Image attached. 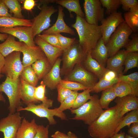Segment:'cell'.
<instances>
[{
    "label": "cell",
    "mask_w": 138,
    "mask_h": 138,
    "mask_svg": "<svg viewBox=\"0 0 138 138\" xmlns=\"http://www.w3.org/2000/svg\"><path fill=\"white\" fill-rule=\"evenodd\" d=\"M115 106L105 110L92 123L89 125L88 131L93 138H110L123 117L120 114L121 107L116 103Z\"/></svg>",
    "instance_id": "1"
},
{
    "label": "cell",
    "mask_w": 138,
    "mask_h": 138,
    "mask_svg": "<svg viewBox=\"0 0 138 138\" xmlns=\"http://www.w3.org/2000/svg\"><path fill=\"white\" fill-rule=\"evenodd\" d=\"M71 26L76 31L79 44L86 55L95 48L102 37L100 25L89 24L84 18L76 15L75 22Z\"/></svg>",
    "instance_id": "2"
},
{
    "label": "cell",
    "mask_w": 138,
    "mask_h": 138,
    "mask_svg": "<svg viewBox=\"0 0 138 138\" xmlns=\"http://www.w3.org/2000/svg\"><path fill=\"white\" fill-rule=\"evenodd\" d=\"M92 98L77 109H70L74 116L70 119L83 121L89 125L92 123L100 116L104 110L101 106L98 96L95 94Z\"/></svg>",
    "instance_id": "3"
},
{
    "label": "cell",
    "mask_w": 138,
    "mask_h": 138,
    "mask_svg": "<svg viewBox=\"0 0 138 138\" xmlns=\"http://www.w3.org/2000/svg\"><path fill=\"white\" fill-rule=\"evenodd\" d=\"M0 92H3L7 96L9 102V113H14L22 107L21 106L20 77L13 79L7 77L5 81L0 84Z\"/></svg>",
    "instance_id": "4"
},
{
    "label": "cell",
    "mask_w": 138,
    "mask_h": 138,
    "mask_svg": "<svg viewBox=\"0 0 138 138\" xmlns=\"http://www.w3.org/2000/svg\"><path fill=\"white\" fill-rule=\"evenodd\" d=\"M132 32L125 21L118 26L106 44L108 57L113 56L121 48L125 47L130 41L129 37Z\"/></svg>",
    "instance_id": "5"
},
{
    "label": "cell",
    "mask_w": 138,
    "mask_h": 138,
    "mask_svg": "<svg viewBox=\"0 0 138 138\" xmlns=\"http://www.w3.org/2000/svg\"><path fill=\"white\" fill-rule=\"evenodd\" d=\"M85 55L80 46L78 40L62 54V65L60 69V75H66L73 70L75 65L81 63Z\"/></svg>",
    "instance_id": "6"
},
{
    "label": "cell",
    "mask_w": 138,
    "mask_h": 138,
    "mask_svg": "<svg viewBox=\"0 0 138 138\" xmlns=\"http://www.w3.org/2000/svg\"><path fill=\"white\" fill-rule=\"evenodd\" d=\"M39 14L31 20L32 27L34 38L49 28L51 25L52 15L58 12V10L53 6L43 4Z\"/></svg>",
    "instance_id": "7"
},
{
    "label": "cell",
    "mask_w": 138,
    "mask_h": 138,
    "mask_svg": "<svg viewBox=\"0 0 138 138\" xmlns=\"http://www.w3.org/2000/svg\"><path fill=\"white\" fill-rule=\"evenodd\" d=\"M64 79L76 82L88 89H93L98 79L93 74L86 69L81 63L76 64Z\"/></svg>",
    "instance_id": "8"
},
{
    "label": "cell",
    "mask_w": 138,
    "mask_h": 138,
    "mask_svg": "<svg viewBox=\"0 0 138 138\" xmlns=\"http://www.w3.org/2000/svg\"><path fill=\"white\" fill-rule=\"evenodd\" d=\"M22 110L30 111L38 117L46 118L49 124L51 125H55L57 123L54 118V116L59 118L63 120H68L65 114L63 112L59 111L57 108L53 109H49L43 106L41 103L38 105L36 104L30 105L24 108L22 107L20 108L17 112Z\"/></svg>",
    "instance_id": "9"
},
{
    "label": "cell",
    "mask_w": 138,
    "mask_h": 138,
    "mask_svg": "<svg viewBox=\"0 0 138 138\" xmlns=\"http://www.w3.org/2000/svg\"><path fill=\"white\" fill-rule=\"evenodd\" d=\"M21 53L20 51H14L5 57L2 73L11 79L19 78L24 68L21 60Z\"/></svg>",
    "instance_id": "10"
},
{
    "label": "cell",
    "mask_w": 138,
    "mask_h": 138,
    "mask_svg": "<svg viewBox=\"0 0 138 138\" xmlns=\"http://www.w3.org/2000/svg\"><path fill=\"white\" fill-rule=\"evenodd\" d=\"M23 117L19 112L9 113L8 116L0 120V132L3 133L4 138H16L18 129Z\"/></svg>",
    "instance_id": "11"
},
{
    "label": "cell",
    "mask_w": 138,
    "mask_h": 138,
    "mask_svg": "<svg viewBox=\"0 0 138 138\" xmlns=\"http://www.w3.org/2000/svg\"><path fill=\"white\" fill-rule=\"evenodd\" d=\"M84 8L85 20L89 24L98 25L104 18L105 10L99 0H85Z\"/></svg>",
    "instance_id": "12"
},
{
    "label": "cell",
    "mask_w": 138,
    "mask_h": 138,
    "mask_svg": "<svg viewBox=\"0 0 138 138\" xmlns=\"http://www.w3.org/2000/svg\"><path fill=\"white\" fill-rule=\"evenodd\" d=\"M124 21L122 13L117 12L110 14L101 21L102 38L105 45L117 27Z\"/></svg>",
    "instance_id": "13"
},
{
    "label": "cell",
    "mask_w": 138,
    "mask_h": 138,
    "mask_svg": "<svg viewBox=\"0 0 138 138\" xmlns=\"http://www.w3.org/2000/svg\"><path fill=\"white\" fill-rule=\"evenodd\" d=\"M0 33L10 34L16 37L20 42L24 43L29 46L36 45L31 26H18L8 28H0Z\"/></svg>",
    "instance_id": "14"
},
{
    "label": "cell",
    "mask_w": 138,
    "mask_h": 138,
    "mask_svg": "<svg viewBox=\"0 0 138 138\" xmlns=\"http://www.w3.org/2000/svg\"><path fill=\"white\" fill-rule=\"evenodd\" d=\"M34 40L35 44L41 48L52 66L57 59L62 55L63 52L62 49L49 44L38 35L36 36Z\"/></svg>",
    "instance_id": "15"
},
{
    "label": "cell",
    "mask_w": 138,
    "mask_h": 138,
    "mask_svg": "<svg viewBox=\"0 0 138 138\" xmlns=\"http://www.w3.org/2000/svg\"><path fill=\"white\" fill-rule=\"evenodd\" d=\"M58 10V16L55 22L51 27L42 32V34H56L61 33H64L72 36L75 35V31L68 26L64 21V14L63 7L59 5Z\"/></svg>",
    "instance_id": "16"
},
{
    "label": "cell",
    "mask_w": 138,
    "mask_h": 138,
    "mask_svg": "<svg viewBox=\"0 0 138 138\" xmlns=\"http://www.w3.org/2000/svg\"><path fill=\"white\" fill-rule=\"evenodd\" d=\"M21 52L23 54L22 63L24 68L31 65L37 60L46 57L38 45L30 47L25 43Z\"/></svg>",
    "instance_id": "17"
},
{
    "label": "cell",
    "mask_w": 138,
    "mask_h": 138,
    "mask_svg": "<svg viewBox=\"0 0 138 138\" xmlns=\"http://www.w3.org/2000/svg\"><path fill=\"white\" fill-rule=\"evenodd\" d=\"M62 59L59 57L50 71L42 79L43 83L51 90L56 88L62 80L60 76V64Z\"/></svg>",
    "instance_id": "18"
},
{
    "label": "cell",
    "mask_w": 138,
    "mask_h": 138,
    "mask_svg": "<svg viewBox=\"0 0 138 138\" xmlns=\"http://www.w3.org/2000/svg\"><path fill=\"white\" fill-rule=\"evenodd\" d=\"M119 82L118 76L114 71L108 70L103 77L93 87L92 91L98 93L112 86Z\"/></svg>",
    "instance_id": "19"
},
{
    "label": "cell",
    "mask_w": 138,
    "mask_h": 138,
    "mask_svg": "<svg viewBox=\"0 0 138 138\" xmlns=\"http://www.w3.org/2000/svg\"><path fill=\"white\" fill-rule=\"evenodd\" d=\"M38 125L33 118L29 122L23 118L18 129L16 138H34Z\"/></svg>",
    "instance_id": "20"
},
{
    "label": "cell",
    "mask_w": 138,
    "mask_h": 138,
    "mask_svg": "<svg viewBox=\"0 0 138 138\" xmlns=\"http://www.w3.org/2000/svg\"><path fill=\"white\" fill-rule=\"evenodd\" d=\"M91 51L86 55L83 61V65L86 69L94 74L99 80L103 77L108 69L92 57L90 54Z\"/></svg>",
    "instance_id": "21"
},
{
    "label": "cell",
    "mask_w": 138,
    "mask_h": 138,
    "mask_svg": "<svg viewBox=\"0 0 138 138\" xmlns=\"http://www.w3.org/2000/svg\"><path fill=\"white\" fill-rule=\"evenodd\" d=\"M127 53L125 50L123 49L120 50L113 56L108 58L106 68L115 72L118 76L123 74L122 66Z\"/></svg>",
    "instance_id": "22"
},
{
    "label": "cell",
    "mask_w": 138,
    "mask_h": 138,
    "mask_svg": "<svg viewBox=\"0 0 138 138\" xmlns=\"http://www.w3.org/2000/svg\"><path fill=\"white\" fill-rule=\"evenodd\" d=\"M24 44L16 41L15 37L8 34L5 41L0 44V52L5 57L14 51L21 52Z\"/></svg>",
    "instance_id": "23"
},
{
    "label": "cell",
    "mask_w": 138,
    "mask_h": 138,
    "mask_svg": "<svg viewBox=\"0 0 138 138\" xmlns=\"http://www.w3.org/2000/svg\"><path fill=\"white\" fill-rule=\"evenodd\" d=\"M115 100L116 103L120 106V114L121 116L128 112L138 109V97L132 94L122 97H118Z\"/></svg>",
    "instance_id": "24"
},
{
    "label": "cell",
    "mask_w": 138,
    "mask_h": 138,
    "mask_svg": "<svg viewBox=\"0 0 138 138\" xmlns=\"http://www.w3.org/2000/svg\"><path fill=\"white\" fill-rule=\"evenodd\" d=\"M20 78L21 99L24 103L27 106L40 103L34 97V94L36 87L29 84Z\"/></svg>",
    "instance_id": "25"
},
{
    "label": "cell",
    "mask_w": 138,
    "mask_h": 138,
    "mask_svg": "<svg viewBox=\"0 0 138 138\" xmlns=\"http://www.w3.org/2000/svg\"><path fill=\"white\" fill-rule=\"evenodd\" d=\"M92 57L105 67L108 58V51L102 37L97 41L95 48L91 51Z\"/></svg>",
    "instance_id": "26"
},
{
    "label": "cell",
    "mask_w": 138,
    "mask_h": 138,
    "mask_svg": "<svg viewBox=\"0 0 138 138\" xmlns=\"http://www.w3.org/2000/svg\"><path fill=\"white\" fill-rule=\"evenodd\" d=\"M31 66L39 80L43 78L52 66L46 57L36 61Z\"/></svg>",
    "instance_id": "27"
},
{
    "label": "cell",
    "mask_w": 138,
    "mask_h": 138,
    "mask_svg": "<svg viewBox=\"0 0 138 138\" xmlns=\"http://www.w3.org/2000/svg\"><path fill=\"white\" fill-rule=\"evenodd\" d=\"M55 3L67 9L71 17H73L72 12H74L77 15L81 17L84 18L85 17L79 0H57Z\"/></svg>",
    "instance_id": "28"
},
{
    "label": "cell",
    "mask_w": 138,
    "mask_h": 138,
    "mask_svg": "<svg viewBox=\"0 0 138 138\" xmlns=\"http://www.w3.org/2000/svg\"><path fill=\"white\" fill-rule=\"evenodd\" d=\"M31 20L20 19L14 17H0V28H8L18 26H31Z\"/></svg>",
    "instance_id": "29"
},
{
    "label": "cell",
    "mask_w": 138,
    "mask_h": 138,
    "mask_svg": "<svg viewBox=\"0 0 138 138\" xmlns=\"http://www.w3.org/2000/svg\"><path fill=\"white\" fill-rule=\"evenodd\" d=\"M125 22L133 32L138 31V6L130 9L124 14Z\"/></svg>",
    "instance_id": "30"
},
{
    "label": "cell",
    "mask_w": 138,
    "mask_h": 138,
    "mask_svg": "<svg viewBox=\"0 0 138 138\" xmlns=\"http://www.w3.org/2000/svg\"><path fill=\"white\" fill-rule=\"evenodd\" d=\"M45 85L42 81L40 85L36 87L34 96L35 99L41 103L44 106L49 108L53 106V100L48 99L45 95Z\"/></svg>",
    "instance_id": "31"
},
{
    "label": "cell",
    "mask_w": 138,
    "mask_h": 138,
    "mask_svg": "<svg viewBox=\"0 0 138 138\" xmlns=\"http://www.w3.org/2000/svg\"><path fill=\"white\" fill-rule=\"evenodd\" d=\"M119 81L125 82L130 86L132 95L138 96V72H135L129 74H121L118 76Z\"/></svg>",
    "instance_id": "32"
},
{
    "label": "cell",
    "mask_w": 138,
    "mask_h": 138,
    "mask_svg": "<svg viewBox=\"0 0 138 138\" xmlns=\"http://www.w3.org/2000/svg\"><path fill=\"white\" fill-rule=\"evenodd\" d=\"M136 122H138V109L130 111L123 117L114 133H118L121 129L125 126L129 127L131 124Z\"/></svg>",
    "instance_id": "33"
},
{
    "label": "cell",
    "mask_w": 138,
    "mask_h": 138,
    "mask_svg": "<svg viewBox=\"0 0 138 138\" xmlns=\"http://www.w3.org/2000/svg\"><path fill=\"white\" fill-rule=\"evenodd\" d=\"M20 77L26 82L34 87L36 86L39 80L31 65L24 68Z\"/></svg>",
    "instance_id": "34"
},
{
    "label": "cell",
    "mask_w": 138,
    "mask_h": 138,
    "mask_svg": "<svg viewBox=\"0 0 138 138\" xmlns=\"http://www.w3.org/2000/svg\"><path fill=\"white\" fill-rule=\"evenodd\" d=\"M116 97L113 86L102 91L99 101L102 109L108 108L110 103Z\"/></svg>",
    "instance_id": "35"
},
{
    "label": "cell",
    "mask_w": 138,
    "mask_h": 138,
    "mask_svg": "<svg viewBox=\"0 0 138 138\" xmlns=\"http://www.w3.org/2000/svg\"><path fill=\"white\" fill-rule=\"evenodd\" d=\"M3 2L13 14L14 17L18 19H24L22 13V9L18 1L17 0H3Z\"/></svg>",
    "instance_id": "36"
},
{
    "label": "cell",
    "mask_w": 138,
    "mask_h": 138,
    "mask_svg": "<svg viewBox=\"0 0 138 138\" xmlns=\"http://www.w3.org/2000/svg\"><path fill=\"white\" fill-rule=\"evenodd\" d=\"M113 86L117 97L120 98L132 94L130 86L125 82L119 81Z\"/></svg>",
    "instance_id": "37"
},
{
    "label": "cell",
    "mask_w": 138,
    "mask_h": 138,
    "mask_svg": "<svg viewBox=\"0 0 138 138\" xmlns=\"http://www.w3.org/2000/svg\"><path fill=\"white\" fill-rule=\"evenodd\" d=\"M124 65L125 68L123 74L126 73L128 70L138 66V52L127 53Z\"/></svg>",
    "instance_id": "38"
},
{
    "label": "cell",
    "mask_w": 138,
    "mask_h": 138,
    "mask_svg": "<svg viewBox=\"0 0 138 138\" xmlns=\"http://www.w3.org/2000/svg\"><path fill=\"white\" fill-rule=\"evenodd\" d=\"M92 90L90 89L83 90L80 93H78L75 99V102L72 108L71 109H75L79 108L86 102L88 100L91 99L93 96L90 94Z\"/></svg>",
    "instance_id": "39"
},
{
    "label": "cell",
    "mask_w": 138,
    "mask_h": 138,
    "mask_svg": "<svg viewBox=\"0 0 138 138\" xmlns=\"http://www.w3.org/2000/svg\"><path fill=\"white\" fill-rule=\"evenodd\" d=\"M100 2L103 7L106 8L105 14L109 15L117 12L121 5L120 0H100Z\"/></svg>",
    "instance_id": "40"
},
{
    "label": "cell",
    "mask_w": 138,
    "mask_h": 138,
    "mask_svg": "<svg viewBox=\"0 0 138 138\" xmlns=\"http://www.w3.org/2000/svg\"><path fill=\"white\" fill-rule=\"evenodd\" d=\"M78 93L77 91H73L70 95L61 103L60 106L57 108L58 110L61 112H63L66 109H71L73 106Z\"/></svg>",
    "instance_id": "41"
},
{
    "label": "cell",
    "mask_w": 138,
    "mask_h": 138,
    "mask_svg": "<svg viewBox=\"0 0 138 138\" xmlns=\"http://www.w3.org/2000/svg\"><path fill=\"white\" fill-rule=\"evenodd\" d=\"M59 84L63 86L72 91H77L88 89L79 83L64 79H62Z\"/></svg>",
    "instance_id": "42"
},
{
    "label": "cell",
    "mask_w": 138,
    "mask_h": 138,
    "mask_svg": "<svg viewBox=\"0 0 138 138\" xmlns=\"http://www.w3.org/2000/svg\"><path fill=\"white\" fill-rule=\"evenodd\" d=\"M56 34L58 37L60 46L63 51H65L69 49L77 40L75 38L66 37L60 33Z\"/></svg>",
    "instance_id": "43"
},
{
    "label": "cell",
    "mask_w": 138,
    "mask_h": 138,
    "mask_svg": "<svg viewBox=\"0 0 138 138\" xmlns=\"http://www.w3.org/2000/svg\"><path fill=\"white\" fill-rule=\"evenodd\" d=\"M132 39L125 46L127 53L138 52V34L134 33L132 36Z\"/></svg>",
    "instance_id": "44"
},
{
    "label": "cell",
    "mask_w": 138,
    "mask_h": 138,
    "mask_svg": "<svg viewBox=\"0 0 138 138\" xmlns=\"http://www.w3.org/2000/svg\"><path fill=\"white\" fill-rule=\"evenodd\" d=\"M41 38L49 44L61 48L57 36L55 34H40L38 35Z\"/></svg>",
    "instance_id": "45"
},
{
    "label": "cell",
    "mask_w": 138,
    "mask_h": 138,
    "mask_svg": "<svg viewBox=\"0 0 138 138\" xmlns=\"http://www.w3.org/2000/svg\"><path fill=\"white\" fill-rule=\"evenodd\" d=\"M56 88L58 92L57 99L58 102L60 103L62 102L73 91L63 86L60 84L57 86Z\"/></svg>",
    "instance_id": "46"
},
{
    "label": "cell",
    "mask_w": 138,
    "mask_h": 138,
    "mask_svg": "<svg viewBox=\"0 0 138 138\" xmlns=\"http://www.w3.org/2000/svg\"><path fill=\"white\" fill-rule=\"evenodd\" d=\"M49 125H38L37 133L34 138H49Z\"/></svg>",
    "instance_id": "47"
},
{
    "label": "cell",
    "mask_w": 138,
    "mask_h": 138,
    "mask_svg": "<svg viewBox=\"0 0 138 138\" xmlns=\"http://www.w3.org/2000/svg\"><path fill=\"white\" fill-rule=\"evenodd\" d=\"M122 8L125 11H128L133 7L138 6L137 0H120Z\"/></svg>",
    "instance_id": "48"
},
{
    "label": "cell",
    "mask_w": 138,
    "mask_h": 138,
    "mask_svg": "<svg viewBox=\"0 0 138 138\" xmlns=\"http://www.w3.org/2000/svg\"><path fill=\"white\" fill-rule=\"evenodd\" d=\"M12 17V15L8 11V9L3 0H0V17Z\"/></svg>",
    "instance_id": "49"
},
{
    "label": "cell",
    "mask_w": 138,
    "mask_h": 138,
    "mask_svg": "<svg viewBox=\"0 0 138 138\" xmlns=\"http://www.w3.org/2000/svg\"><path fill=\"white\" fill-rule=\"evenodd\" d=\"M128 132V134L132 137H138V122L133 123L129 127Z\"/></svg>",
    "instance_id": "50"
},
{
    "label": "cell",
    "mask_w": 138,
    "mask_h": 138,
    "mask_svg": "<svg viewBox=\"0 0 138 138\" xmlns=\"http://www.w3.org/2000/svg\"><path fill=\"white\" fill-rule=\"evenodd\" d=\"M36 5V2L34 0H26L24 2V8L27 10L30 11Z\"/></svg>",
    "instance_id": "51"
},
{
    "label": "cell",
    "mask_w": 138,
    "mask_h": 138,
    "mask_svg": "<svg viewBox=\"0 0 138 138\" xmlns=\"http://www.w3.org/2000/svg\"><path fill=\"white\" fill-rule=\"evenodd\" d=\"M51 137L52 138H69L67 134L58 131L52 134Z\"/></svg>",
    "instance_id": "52"
},
{
    "label": "cell",
    "mask_w": 138,
    "mask_h": 138,
    "mask_svg": "<svg viewBox=\"0 0 138 138\" xmlns=\"http://www.w3.org/2000/svg\"><path fill=\"white\" fill-rule=\"evenodd\" d=\"M5 61V57L0 52V74L2 73Z\"/></svg>",
    "instance_id": "53"
},
{
    "label": "cell",
    "mask_w": 138,
    "mask_h": 138,
    "mask_svg": "<svg viewBox=\"0 0 138 138\" xmlns=\"http://www.w3.org/2000/svg\"><path fill=\"white\" fill-rule=\"evenodd\" d=\"M125 133L121 132L120 133H114L110 138H125Z\"/></svg>",
    "instance_id": "54"
},
{
    "label": "cell",
    "mask_w": 138,
    "mask_h": 138,
    "mask_svg": "<svg viewBox=\"0 0 138 138\" xmlns=\"http://www.w3.org/2000/svg\"><path fill=\"white\" fill-rule=\"evenodd\" d=\"M57 0H40L39 5H41L43 4H47L50 3H53L56 2Z\"/></svg>",
    "instance_id": "55"
},
{
    "label": "cell",
    "mask_w": 138,
    "mask_h": 138,
    "mask_svg": "<svg viewBox=\"0 0 138 138\" xmlns=\"http://www.w3.org/2000/svg\"><path fill=\"white\" fill-rule=\"evenodd\" d=\"M8 34L5 33H0V41H4L7 38Z\"/></svg>",
    "instance_id": "56"
},
{
    "label": "cell",
    "mask_w": 138,
    "mask_h": 138,
    "mask_svg": "<svg viewBox=\"0 0 138 138\" xmlns=\"http://www.w3.org/2000/svg\"><path fill=\"white\" fill-rule=\"evenodd\" d=\"M67 135L69 137V138H78L74 133L70 131H69L68 132Z\"/></svg>",
    "instance_id": "57"
},
{
    "label": "cell",
    "mask_w": 138,
    "mask_h": 138,
    "mask_svg": "<svg viewBox=\"0 0 138 138\" xmlns=\"http://www.w3.org/2000/svg\"><path fill=\"white\" fill-rule=\"evenodd\" d=\"M0 101L6 102V99L2 94V92H0Z\"/></svg>",
    "instance_id": "58"
},
{
    "label": "cell",
    "mask_w": 138,
    "mask_h": 138,
    "mask_svg": "<svg viewBox=\"0 0 138 138\" xmlns=\"http://www.w3.org/2000/svg\"><path fill=\"white\" fill-rule=\"evenodd\" d=\"M125 138H136L131 136L128 134H126L125 135Z\"/></svg>",
    "instance_id": "59"
},
{
    "label": "cell",
    "mask_w": 138,
    "mask_h": 138,
    "mask_svg": "<svg viewBox=\"0 0 138 138\" xmlns=\"http://www.w3.org/2000/svg\"><path fill=\"white\" fill-rule=\"evenodd\" d=\"M4 76V75L2 74H0V79L1 78L3 77Z\"/></svg>",
    "instance_id": "60"
}]
</instances>
